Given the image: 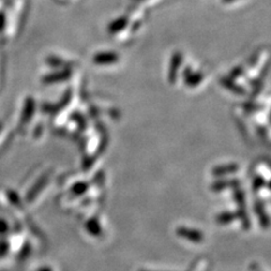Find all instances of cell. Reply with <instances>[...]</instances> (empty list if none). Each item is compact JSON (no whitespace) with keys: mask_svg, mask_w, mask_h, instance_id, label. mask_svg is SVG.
<instances>
[{"mask_svg":"<svg viewBox=\"0 0 271 271\" xmlns=\"http://www.w3.org/2000/svg\"><path fill=\"white\" fill-rule=\"evenodd\" d=\"M175 234L181 239L188 241V242L200 244L205 241V234L202 230L193 228V227L186 226H179L175 229Z\"/></svg>","mask_w":271,"mask_h":271,"instance_id":"6da1fadb","label":"cell"},{"mask_svg":"<svg viewBox=\"0 0 271 271\" xmlns=\"http://www.w3.org/2000/svg\"><path fill=\"white\" fill-rule=\"evenodd\" d=\"M182 62H183V56L180 51H176V52L172 54L171 60H169L168 74H167L169 84H175L176 79H178L179 69L181 68Z\"/></svg>","mask_w":271,"mask_h":271,"instance_id":"7a4b0ae2","label":"cell"},{"mask_svg":"<svg viewBox=\"0 0 271 271\" xmlns=\"http://www.w3.org/2000/svg\"><path fill=\"white\" fill-rule=\"evenodd\" d=\"M119 59H120L119 54L113 51H102V52L94 54L93 62L98 66H108V64L118 62Z\"/></svg>","mask_w":271,"mask_h":271,"instance_id":"3957f363","label":"cell"},{"mask_svg":"<svg viewBox=\"0 0 271 271\" xmlns=\"http://www.w3.org/2000/svg\"><path fill=\"white\" fill-rule=\"evenodd\" d=\"M203 79V75L201 73L193 71L190 67H186L183 70V80H184L185 86L188 87H196L201 83Z\"/></svg>","mask_w":271,"mask_h":271,"instance_id":"277c9868","label":"cell"},{"mask_svg":"<svg viewBox=\"0 0 271 271\" xmlns=\"http://www.w3.org/2000/svg\"><path fill=\"white\" fill-rule=\"evenodd\" d=\"M71 77V70L69 68H63V69L58 70L56 73H52L50 75H46L43 78L44 84H57L61 83V81L68 80Z\"/></svg>","mask_w":271,"mask_h":271,"instance_id":"5b68a950","label":"cell"},{"mask_svg":"<svg viewBox=\"0 0 271 271\" xmlns=\"http://www.w3.org/2000/svg\"><path fill=\"white\" fill-rule=\"evenodd\" d=\"M240 166L235 164V163H229V164H223L217 165L212 168V175L213 176H225L229 174H234L239 171Z\"/></svg>","mask_w":271,"mask_h":271,"instance_id":"8992f818","label":"cell"},{"mask_svg":"<svg viewBox=\"0 0 271 271\" xmlns=\"http://www.w3.org/2000/svg\"><path fill=\"white\" fill-rule=\"evenodd\" d=\"M84 228L86 229V232L90 234L91 236L95 237H100L103 233V227H102L100 220H98L96 217H93V218H90L85 223Z\"/></svg>","mask_w":271,"mask_h":271,"instance_id":"52a82bcc","label":"cell"},{"mask_svg":"<svg viewBox=\"0 0 271 271\" xmlns=\"http://www.w3.org/2000/svg\"><path fill=\"white\" fill-rule=\"evenodd\" d=\"M128 24H129L128 17L125 16L119 17V18L112 20V22L108 24L107 30L111 34H117L119 32H121V30H123L125 27L128 26Z\"/></svg>","mask_w":271,"mask_h":271,"instance_id":"ba28073f","label":"cell"},{"mask_svg":"<svg viewBox=\"0 0 271 271\" xmlns=\"http://www.w3.org/2000/svg\"><path fill=\"white\" fill-rule=\"evenodd\" d=\"M240 185V181L237 179L235 180H220V181H216L211 184V190L215 192L223 191V190L228 188H236Z\"/></svg>","mask_w":271,"mask_h":271,"instance_id":"9c48e42d","label":"cell"},{"mask_svg":"<svg viewBox=\"0 0 271 271\" xmlns=\"http://www.w3.org/2000/svg\"><path fill=\"white\" fill-rule=\"evenodd\" d=\"M220 84L225 88H227V90L232 91V93H235L237 95H243L245 93V90L241 86H239L235 81H233V79H230V78H222V79H220Z\"/></svg>","mask_w":271,"mask_h":271,"instance_id":"30bf717a","label":"cell"},{"mask_svg":"<svg viewBox=\"0 0 271 271\" xmlns=\"http://www.w3.org/2000/svg\"><path fill=\"white\" fill-rule=\"evenodd\" d=\"M88 186H90V184L86 182H76L73 186H71L70 192L73 193L75 196H80L87 192Z\"/></svg>","mask_w":271,"mask_h":271,"instance_id":"8fae6325","label":"cell"},{"mask_svg":"<svg viewBox=\"0 0 271 271\" xmlns=\"http://www.w3.org/2000/svg\"><path fill=\"white\" fill-rule=\"evenodd\" d=\"M47 63L50 64L51 67L54 68H67V62L62 59L58 57H49L47 58Z\"/></svg>","mask_w":271,"mask_h":271,"instance_id":"7c38bea8","label":"cell"},{"mask_svg":"<svg viewBox=\"0 0 271 271\" xmlns=\"http://www.w3.org/2000/svg\"><path fill=\"white\" fill-rule=\"evenodd\" d=\"M233 1H235V0H223V2H225V3H229V2H233Z\"/></svg>","mask_w":271,"mask_h":271,"instance_id":"4fadbf2b","label":"cell"},{"mask_svg":"<svg viewBox=\"0 0 271 271\" xmlns=\"http://www.w3.org/2000/svg\"><path fill=\"white\" fill-rule=\"evenodd\" d=\"M140 271H148V270H140Z\"/></svg>","mask_w":271,"mask_h":271,"instance_id":"5bb4252c","label":"cell"},{"mask_svg":"<svg viewBox=\"0 0 271 271\" xmlns=\"http://www.w3.org/2000/svg\"><path fill=\"white\" fill-rule=\"evenodd\" d=\"M253 271H259V270H256V269H254V270H253Z\"/></svg>","mask_w":271,"mask_h":271,"instance_id":"9a60e30c","label":"cell"},{"mask_svg":"<svg viewBox=\"0 0 271 271\" xmlns=\"http://www.w3.org/2000/svg\"><path fill=\"white\" fill-rule=\"evenodd\" d=\"M138 1H140V0H138Z\"/></svg>","mask_w":271,"mask_h":271,"instance_id":"2e32d148","label":"cell"}]
</instances>
